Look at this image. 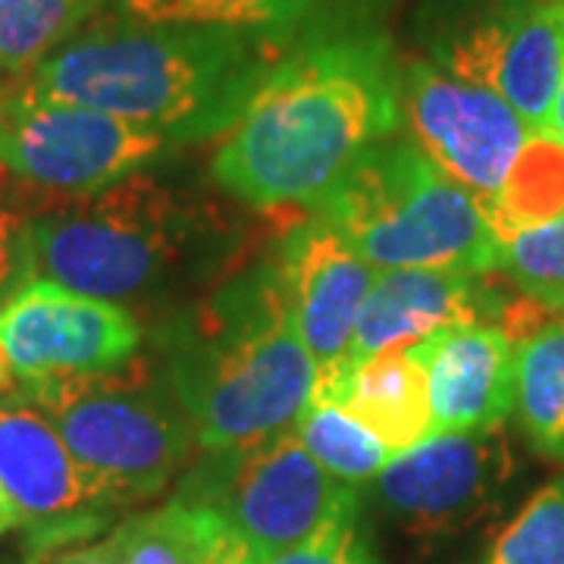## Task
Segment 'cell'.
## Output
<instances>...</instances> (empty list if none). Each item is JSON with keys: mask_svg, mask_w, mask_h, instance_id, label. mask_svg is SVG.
<instances>
[{"mask_svg": "<svg viewBox=\"0 0 564 564\" xmlns=\"http://www.w3.org/2000/svg\"><path fill=\"white\" fill-rule=\"evenodd\" d=\"M399 126V61L383 35L304 41L223 132L210 173L251 207H317Z\"/></svg>", "mask_w": 564, "mask_h": 564, "instance_id": "cell-1", "label": "cell"}, {"mask_svg": "<svg viewBox=\"0 0 564 564\" xmlns=\"http://www.w3.org/2000/svg\"><path fill=\"white\" fill-rule=\"evenodd\" d=\"M292 35L220 25L107 22L29 73L32 101L91 107L166 141L223 135L292 51Z\"/></svg>", "mask_w": 564, "mask_h": 564, "instance_id": "cell-2", "label": "cell"}, {"mask_svg": "<svg viewBox=\"0 0 564 564\" xmlns=\"http://www.w3.org/2000/svg\"><path fill=\"white\" fill-rule=\"evenodd\" d=\"M166 380L207 455L292 430L317 386L273 263L245 270L163 336Z\"/></svg>", "mask_w": 564, "mask_h": 564, "instance_id": "cell-3", "label": "cell"}, {"mask_svg": "<svg viewBox=\"0 0 564 564\" xmlns=\"http://www.w3.org/2000/svg\"><path fill=\"white\" fill-rule=\"evenodd\" d=\"M314 217L333 226L373 270H458L489 276L502 242L480 202L411 139L367 148Z\"/></svg>", "mask_w": 564, "mask_h": 564, "instance_id": "cell-4", "label": "cell"}, {"mask_svg": "<svg viewBox=\"0 0 564 564\" xmlns=\"http://www.w3.org/2000/svg\"><path fill=\"white\" fill-rule=\"evenodd\" d=\"M202 217L158 180L117 185L29 217L32 280L101 302H132L180 273L198 251Z\"/></svg>", "mask_w": 564, "mask_h": 564, "instance_id": "cell-5", "label": "cell"}, {"mask_svg": "<svg viewBox=\"0 0 564 564\" xmlns=\"http://www.w3.org/2000/svg\"><path fill=\"white\" fill-rule=\"evenodd\" d=\"M22 402L51 417L110 508L161 492L198 445L173 389L141 370L41 386Z\"/></svg>", "mask_w": 564, "mask_h": 564, "instance_id": "cell-6", "label": "cell"}, {"mask_svg": "<svg viewBox=\"0 0 564 564\" xmlns=\"http://www.w3.org/2000/svg\"><path fill=\"white\" fill-rule=\"evenodd\" d=\"M163 148L158 132L91 107L0 98V195L25 217L98 195Z\"/></svg>", "mask_w": 564, "mask_h": 564, "instance_id": "cell-7", "label": "cell"}, {"mask_svg": "<svg viewBox=\"0 0 564 564\" xmlns=\"http://www.w3.org/2000/svg\"><path fill=\"white\" fill-rule=\"evenodd\" d=\"M176 499L214 508L254 562L358 518V489L323 470L295 430L239 452H214Z\"/></svg>", "mask_w": 564, "mask_h": 564, "instance_id": "cell-8", "label": "cell"}, {"mask_svg": "<svg viewBox=\"0 0 564 564\" xmlns=\"http://www.w3.org/2000/svg\"><path fill=\"white\" fill-rule=\"evenodd\" d=\"M421 39L455 79L496 91L533 129L564 82V7L549 0H423Z\"/></svg>", "mask_w": 564, "mask_h": 564, "instance_id": "cell-9", "label": "cell"}, {"mask_svg": "<svg viewBox=\"0 0 564 564\" xmlns=\"http://www.w3.org/2000/svg\"><path fill=\"white\" fill-rule=\"evenodd\" d=\"M399 117L408 139L467 188L484 214L502 198L540 132L496 91L455 79L430 61L399 66Z\"/></svg>", "mask_w": 564, "mask_h": 564, "instance_id": "cell-10", "label": "cell"}, {"mask_svg": "<svg viewBox=\"0 0 564 564\" xmlns=\"http://www.w3.org/2000/svg\"><path fill=\"white\" fill-rule=\"evenodd\" d=\"M139 343V323L122 304L32 280L0 307V399L120 370Z\"/></svg>", "mask_w": 564, "mask_h": 564, "instance_id": "cell-11", "label": "cell"}, {"mask_svg": "<svg viewBox=\"0 0 564 564\" xmlns=\"http://www.w3.org/2000/svg\"><path fill=\"white\" fill-rule=\"evenodd\" d=\"M511 467L502 426L436 433L386 464L377 499L414 533H455L496 505Z\"/></svg>", "mask_w": 564, "mask_h": 564, "instance_id": "cell-12", "label": "cell"}, {"mask_svg": "<svg viewBox=\"0 0 564 564\" xmlns=\"http://www.w3.org/2000/svg\"><path fill=\"white\" fill-rule=\"evenodd\" d=\"M0 486L20 508L35 558L95 533L110 508L51 417L22 399H0Z\"/></svg>", "mask_w": 564, "mask_h": 564, "instance_id": "cell-13", "label": "cell"}, {"mask_svg": "<svg viewBox=\"0 0 564 564\" xmlns=\"http://www.w3.org/2000/svg\"><path fill=\"white\" fill-rule=\"evenodd\" d=\"M276 276L317 377L348 361L364 302L380 276L321 217L299 223L276 251Z\"/></svg>", "mask_w": 564, "mask_h": 564, "instance_id": "cell-14", "label": "cell"}, {"mask_svg": "<svg viewBox=\"0 0 564 564\" xmlns=\"http://www.w3.org/2000/svg\"><path fill=\"white\" fill-rule=\"evenodd\" d=\"M514 336L489 323L440 329L411 345L426 377L433 436L502 426L514 408Z\"/></svg>", "mask_w": 564, "mask_h": 564, "instance_id": "cell-15", "label": "cell"}, {"mask_svg": "<svg viewBox=\"0 0 564 564\" xmlns=\"http://www.w3.org/2000/svg\"><path fill=\"white\" fill-rule=\"evenodd\" d=\"M502 314L499 289L480 273L383 270L364 302L348 361H361L386 348H408L440 329L474 326Z\"/></svg>", "mask_w": 564, "mask_h": 564, "instance_id": "cell-16", "label": "cell"}, {"mask_svg": "<svg viewBox=\"0 0 564 564\" xmlns=\"http://www.w3.org/2000/svg\"><path fill=\"white\" fill-rule=\"evenodd\" d=\"M314 399L343 404L392 455H402L433 436L426 377L411 355V345L386 348L321 373Z\"/></svg>", "mask_w": 564, "mask_h": 564, "instance_id": "cell-17", "label": "cell"}, {"mask_svg": "<svg viewBox=\"0 0 564 564\" xmlns=\"http://www.w3.org/2000/svg\"><path fill=\"white\" fill-rule=\"evenodd\" d=\"M514 345V408L527 440L564 462V314L533 323Z\"/></svg>", "mask_w": 564, "mask_h": 564, "instance_id": "cell-18", "label": "cell"}, {"mask_svg": "<svg viewBox=\"0 0 564 564\" xmlns=\"http://www.w3.org/2000/svg\"><path fill=\"white\" fill-rule=\"evenodd\" d=\"M236 545L214 508L185 499L122 524V564H220Z\"/></svg>", "mask_w": 564, "mask_h": 564, "instance_id": "cell-19", "label": "cell"}, {"mask_svg": "<svg viewBox=\"0 0 564 564\" xmlns=\"http://www.w3.org/2000/svg\"><path fill=\"white\" fill-rule=\"evenodd\" d=\"M101 0H0V73H32L79 32Z\"/></svg>", "mask_w": 564, "mask_h": 564, "instance_id": "cell-20", "label": "cell"}, {"mask_svg": "<svg viewBox=\"0 0 564 564\" xmlns=\"http://www.w3.org/2000/svg\"><path fill=\"white\" fill-rule=\"evenodd\" d=\"M292 430L314 462L348 486L377 480L386 464L395 458L351 411L336 402L314 399Z\"/></svg>", "mask_w": 564, "mask_h": 564, "instance_id": "cell-21", "label": "cell"}, {"mask_svg": "<svg viewBox=\"0 0 564 564\" xmlns=\"http://www.w3.org/2000/svg\"><path fill=\"white\" fill-rule=\"evenodd\" d=\"M122 17L144 25H220L295 35L317 0H117Z\"/></svg>", "mask_w": 564, "mask_h": 564, "instance_id": "cell-22", "label": "cell"}, {"mask_svg": "<svg viewBox=\"0 0 564 564\" xmlns=\"http://www.w3.org/2000/svg\"><path fill=\"white\" fill-rule=\"evenodd\" d=\"M499 270L527 302L564 314V214L502 239Z\"/></svg>", "mask_w": 564, "mask_h": 564, "instance_id": "cell-23", "label": "cell"}, {"mask_svg": "<svg viewBox=\"0 0 564 564\" xmlns=\"http://www.w3.org/2000/svg\"><path fill=\"white\" fill-rule=\"evenodd\" d=\"M484 564H564V474L530 496Z\"/></svg>", "mask_w": 564, "mask_h": 564, "instance_id": "cell-24", "label": "cell"}, {"mask_svg": "<svg viewBox=\"0 0 564 564\" xmlns=\"http://www.w3.org/2000/svg\"><path fill=\"white\" fill-rule=\"evenodd\" d=\"M258 564H380L358 533V518H343L307 543L280 552Z\"/></svg>", "mask_w": 564, "mask_h": 564, "instance_id": "cell-25", "label": "cell"}, {"mask_svg": "<svg viewBox=\"0 0 564 564\" xmlns=\"http://www.w3.org/2000/svg\"><path fill=\"white\" fill-rule=\"evenodd\" d=\"M32 282L29 217L0 195V307Z\"/></svg>", "mask_w": 564, "mask_h": 564, "instance_id": "cell-26", "label": "cell"}, {"mask_svg": "<svg viewBox=\"0 0 564 564\" xmlns=\"http://www.w3.org/2000/svg\"><path fill=\"white\" fill-rule=\"evenodd\" d=\"M32 564H122V527L113 530L101 543L69 545L61 552L32 558Z\"/></svg>", "mask_w": 564, "mask_h": 564, "instance_id": "cell-27", "label": "cell"}, {"mask_svg": "<svg viewBox=\"0 0 564 564\" xmlns=\"http://www.w3.org/2000/svg\"><path fill=\"white\" fill-rule=\"evenodd\" d=\"M20 527H25L20 508L13 505V499L7 496V489L0 486V536L13 533V530H20Z\"/></svg>", "mask_w": 564, "mask_h": 564, "instance_id": "cell-28", "label": "cell"}, {"mask_svg": "<svg viewBox=\"0 0 564 564\" xmlns=\"http://www.w3.org/2000/svg\"><path fill=\"white\" fill-rule=\"evenodd\" d=\"M545 132H552V135L564 144V82H562V88H558V98H555V104H552V113H549V126H545Z\"/></svg>", "mask_w": 564, "mask_h": 564, "instance_id": "cell-29", "label": "cell"}, {"mask_svg": "<svg viewBox=\"0 0 564 564\" xmlns=\"http://www.w3.org/2000/svg\"><path fill=\"white\" fill-rule=\"evenodd\" d=\"M220 564H258V562H254V558H251V552H248V549L239 543L236 549H232V552H229V555H226V558H223Z\"/></svg>", "mask_w": 564, "mask_h": 564, "instance_id": "cell-30", "label": "cell"}, {"mask_svg": "<svg viewBox=\"0 0 564 564\" xmlns=\"http://www.w3.org/2000/svg\"><path fill=\"white\" fill-rule=\"evenodd\" d=\"M549 3H555V7H564V0H549Z\"/></svg>", "mask_w": 564, "mask_h": 564, "instance_id": "cell-31", "label": "cell"}]
</instances>
